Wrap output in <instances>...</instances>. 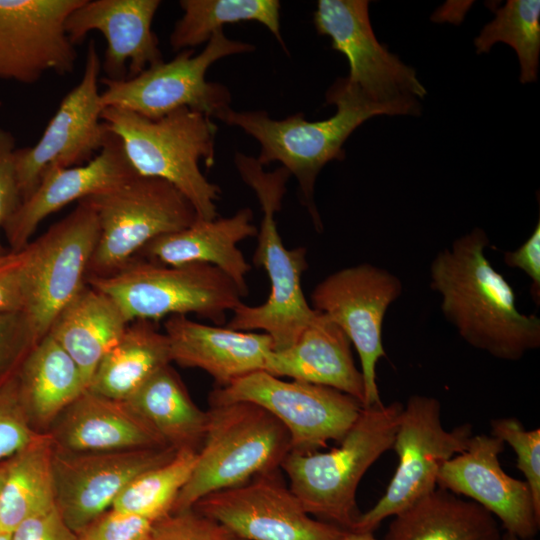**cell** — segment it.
<instances>
[{"label":"cell","mask_w":540,"mask_h":540,"mask_svg":"<svg viewBox=\"0 0 540 540\" xmlns=\"http://www.w3.org/2000/svg\"><path fill=\"white\" fill-rule=\"evenodd\" d=\"M101 69L102 62L92 40L79 83L62 99L38 142L17 148L22 202L34 192L47 168L83 165L105 145L110 131L101 119L103 107L98 88Z\"/></svg>","instance_id":"obj_16"},{"label":"cell","mask_w":540,"mask_h":540,"mask_svg":"<svg viewBox=\"0 0 540 540\" xmlns=\"http://www.w3.org/2000/svg\"><path fill=\"white\" fill-rule=\"evenodd\" d=\"M486 232L474 228L430 263V288L441 312L470 346L494 358L518 361L540 347V319L521 313L513 288L490 263Z\"/></svg>","instance_id":"obj_1"},{"label":"cell","mask_w":540,"mask_h":540,"mask_svg":"<svg viewBox=\"0 0 540 540\" xmlns=\"http://www.w3.org/2000/svg\"><path fill=\"white\" fill-rule=\"evenodd\" d=\"M16 378L23 410L38 433H47L60 413L88 388L77 364L49 334L32 348Z\"/></svg>","instance_id":"obj_27"},{"label":"cell","mask_w":540,"mask_h":540,"mask_svg":"<svg viewBox=\"0 0 540 540\" xmlns=\"http://www.w3.org/2000/svg\"><path fill=\"white\" fill-rule=\"evenodd\" d=\"M250 208L238 210L230 217L197 219L182 230L161 235L148 242L135 256L164 265L203 263L225 273L243 297L248 295L247 274L251 270L237 244L257 236Z\"/></svg>","instance_id":"obj_24"},{"label":"cell","mask_w":540,"mask_h":540,"mask_svg":"<svg viewBox=\"0 0 540 540\" xmlns=\"http://www.w3.org/2000/svg\"><path fill=\"white\" fill-rule=\"evenodd\" d=\"M6 465H7V459L0 462V497H1V489H2V485L5 478V473H6Z\"/></svg>","instance_id":"obj_45"},{"label":"cell","mask_w":540,"mask_h":540,"mask_svg":"<svg viewBox=\"0 0 540 540\" xmlns=\"http://www.w3.org/2000/svg\"><path fill=\"white\" fill-rule=\"evenodd\" d=\"M234 161L243 181L256 193L263 213L252 261L266 271L270 292L261 305L242 303L232 311L227 327L262 331L271 337L274 350L279 351L295 343L316 313L301 285L302 274L308 267L306 249H287L275 221L291 175L282 166L267 172L256 158L240 152L235 154Z\"/></svg>","instance_id":"obj_3"},{"label":"cell","mask_w":540,"mask_h":540,"mask_svg":"<svg viewBox=\"0 0 540 540\" xmlns=\"http://www.w3.org/2000/svg\"><path fill=\"white\" fill-rule=\"evenodd\" d=\"M403 404L363 407L339 446L290 452L281 465L289 488L311 516L350 531L360 512L356 493L368 469L392 449Z\"/></svg>","instance_id":"obj_5"},{"label":"cell","mask_w":540,"mask_h":540,"mask_svg":"<svg viewBox=\"0 0 540 540\" xmlns=\"http://www.w3.org/2000/svg\"><path fill=\"white\" fill-rule=\"evenodd\" d=\"M326 103L336 105V113L314 122L302 113L274 120L265 111L237 112L230 107L215 117L258 141L256 159L262 166L278 161L295 176L302 203L319 231L322 221L314 202V187L321 169L332 160L345 158L343 145L363 122L377 115H397L391 108L368 100L345 78H338L327 90Z\"/></svg>","instance_id":"obj_2"},{"label":"cell","mask_w":540,"mask_h":540,"mask_svg":"<svg viewBox=\"0 0 540 540\" xmlns=\"http://www.w3.org/2000/svg\"><path fill=\"white\" fill-rule=\"evenodd\" d=\"M48 433L7 459L0 497V531L11 533L20 523L56 506Z\"/></svg>","instance_id":"obj_31"},{"label":"cell","mask_w":540,"mask_h":540,"mask_svg":"<svg viewBox=\"0 0 540 540\" xmlns=\"http://www.w3.org/2000/svg\"><path fill=\"white\" fill-rule=\"evenodd\" d=\"M182 17L175 23L170 45L175 51L204 42L223 25L242 21L263 24L284 47L277 0H181ZM285 48V47H284Z\"/></svg>","instance_id":"obj_32"},{"label":"cell","mask_w":540,"mask_h":540,"mask_svg":"<svg viewBox=\"0 0 540 540\" xmlns=\"http://www.w3.org/2000/svg\"><path fill=\"white\" fill-rule=\"evenodd\" d=\"M0 540H11V534L8 532L0 531Z\"/></svg>","instance_id":"obj_47"},{"label":"cell","mask_w":540,"mask_h":540,"mask_svg":"<svg viewBox=\"0 0 540 540\" xmlns=\"http://www.w3.org/2000/svg\"><path fill=\"white\" fill-rule=\"evenodd\" d=\"M86 283L110 296L129 322L196 314L217 325L242 302L237 285L220 269L203 263L164 265L134 256L116 272Z\"/></svg>","instance_id":"obj_7"},{"label":"cell","mask_w":540,"mask_h":540,"mask_svg":"<svg viewBox=\"0 0 540 540\" xmlns=\"http://www.w3.org/2000/svg\"><path fill=\"white\" fill-rule=\"evenodd\" d=\"M351 345L336 323L316 311L294 344L269 354L264 371L279 378L336 389L364 406V380L354 362Z\"/></svg>","instance_id":"obj_25"},{"label":"cell","mask_w":540,"mask_h":540,"mask_svg":"<svg viewBox=\"0 0 540 540\" xmlns=\"http://www.w3.org/2000/svg\"><path fill=\"white\" fill-rule=\"evenodd\" d=\"M153 522L135 514L110 508L89 523L80 540H145Z\"/></svg>","instance_id":"obj_40"},{"label":"cell","mask_w":540,"mask_h":540,"mask_svg":"<svg viewBox=\"0 0 540 540\" xmlns=\"http://www.w3.org/2000/svg\"><path fill=\"white\" fill-rule=\"evenodd\" d=\"M171 363L169 342L156 322L132 321L99 362L88 389L126 401L152 375Z\"/></svg>","instance_id":"obj_29"},{"label":"cell","mask_w":540,"mask_h":540,"mask_svg":"<svg viewBox=\"0 0 540 540\" xmlns=\"http://www.w3.org/2000/svg\"><path fill=\"white\" fill-rule=\"evenodd\" d=\"M197 453L190 449L178 450L169 461L140 474L123 489L111 508L152 522L170 514L191 476Z\"/></svg>","instance_id":"obj_33"},{"label":"cell","mask_w":540,"mask_h":540,"mask_svg":"<svg viewBox=\"0 0 540 540\" xmlns=\"http://www.w3.org/2000/svg\"><path fill=\"white\" fill-rule=\"evenodd\" d=\"M83 0H0V79L23 84L67 75L78 59L65 22Z\"/></svg>","instance_id":"obj_18"},{"label":"cell","mask_w":540,"mask_h":540,"mask_svg":"<svg viewBox=\"0 0 540 540\" xmlns=\"http://www.w3.org/2000/svg\"><path fill=\"white\" fill-rule=\"evenodd\" d=\"M159 0H83L66 19L65 29L76 45L91 31L102 33L106 50L102 62L105 78L126 79L163 61L152 31Z\"/></svg>","instance_id":"obj_20"},{"label":"cell","mask_w":540,"mask_h":540,"mask_svg":"<svg viewBox=\"0 0 540 540\" xmlns=\"http://www.w3.org/2000/svg\"><path fill=\"white\" fill-rule=\"evenodd\" d=\"M54 447L70 452H109L167 445L126 402L88 388L56 418L49 430Z\"/></svg>","instance_id":"obj_23"},{"label":"cell","mask_w":540,"mask_h":540,"mask_svg":"<svg viewBox=\"0 0 540 540\" xmlns=\"http://www.w3.org/2000/svg\"><path fill=\"white\" fill-rule=\"evenodd\" d=\"M101 119L116 135L135 172L165 180L192 204L199 220L218 216L221 189L208 181L200 160L214 164L217 126L211 117L180 108L152 120L118 108H103Z\"/></svg>","instance_id":"obj_4"},{"label":"cell","mask_w":540,"mask_h":540,"mask_svg":"<svg viewBox=\"0 0 540 540\" xmlns=\"http://www.w3.org/2000/svg\"><path fill=\"white\" fill-rule=\"evenodd\" d=\"M37 343L23 312L0 313V386L18 373Z\"/></svg>","instance_id":"obj_38"},{"label":"cell","mask_w":540,"mask_h":540,"mask_svg":"<svg viewBox=\"0 0 540 540\" xmlns=\"http://www.w3.org/2000/svg\"><path fill=\"white\" fill-rule=\"evenodd\" d=\"M171 362L207 372L217 387L257 371H264L274 350L271 337L263 332L233 330L173 315L164 323Z\"/></svg>","instance_id":"obj_22"},{"label":"cell","mask_w":540,"mask_h":540,"mask_svg":"<svg viewBox=\"0 0 540 540\" xmlns=\"http://www.w3.org/2000/svg\"><path fill=\"white\" fill-rule=\"evenodd\" d=\"M491 435L509 445L517 457V468L529 485L540 510V429L527 430L517 418L501 417L490 422Z\"/></svg>","instance_id":"obj_35"},{"label":"cell","mask_w":540,"mask_h":540,"mask_svg":"<svg viewBox=\"0 0 540 540\" xmlns=\"http://www.w3.org/2000/svg\"><path fill=\"white\" fill-rule=\"evenodd\" d=\"M504 449L505 444L491 434H473L464 451L443 463L437 486L481 505L505 533L533 539L540 526V510L525 480L502 469L499 457Z\"/></svg>","instance_id":"obj_19"},{"label":"cell","mask_w":540,"mask_h":540,"mask_svg":"<svg viewBox=\"0 0 540 540\" xmlns=\"http://www.w3.org/2000/svg\"><path fill=\"white\" fill-rule=\"evenodd\" d=\"M472 435L469 423L451 430L443 426L437 398L410 396L403 404L392 445L398 457L395 473L382 497L360 513L350 531L373 533L384 520L434 490L443 463L464 451Z\"/></svg>","instance_id":"obj_10"},{"label":"cell","mask_w":540,"mask_h":540,"mask_svg":"<svg viewBox=\"0 0 540 540\" xmlns=\"http://www.w3.org/2000/svg\"><path fill=\"white\" fill-rule=\"evenodd\" d=\"M16 375L0 386V462L42 434L33 430L27 420L19 397Z\"/></svg>","instance_id":"obj_37"},{"label":"cell","mask_w":540,"mask_h":540,"mask_svg":"<svg viewBox=\"0 0 540 540\" xmlns=\"http://www.w3.org/2000/svg\"><path fill=\"white\" fill-rule=\"evenodd\" d=\"M84 200L94 209L99 225L87 277L116 272L154 238L187 228L198 219L179 190L154 177L136 175Z\"/></svg>","instance_id":"obj_8"},{"label":"cell","mask_w":540,"mask_h":540,"mask_svg":"<svg viewBox=\"0 0 540 540\" xmlns=\"http://www.w3.org/2000/svg\"><path fill=\"white\" fill-rule=\"evenodd\" d=\"M253 50L254 45L231 40L223 30L216 31L199 54L185 49L172 60L150 66L135 77L101 79L105 85L101 105L152 120L180 108L215 118L230 107L231 94L224 85L207 81V70L221 58Z\"/></svg>","instance_id":"obj_9"},{"label":"cell","mask_w":540,"mask_h":540,"mask_svg":"<svg viewBox=\"0 0 540 540\" xmlns=\"http://www.w3.org/2000/svg\"><path fill=\"white\" fill-rule=\"evenodd\" d=\"M503 540H536L535 538L533 539H520L512 534H509V533H505L503 535Z\"/></svg>","instance_id":"obj_46"},{"label":"cell","mask_w":540,"mask_h":540,"mask_svg":"<svg viewBox=\"0 0 540 540\" xmlns=\"http://www.w3.org/2000/svg\"><path fill=\"white\" fill-rule=\"evenodd\" d=\"M16 150V141L12 133L0 127V229L22 204Z\"/></svg>","instance_id":"obj_41"},{"label":"cell","mask_w":540,"mask_h":540,"mask_svg":"<svg viewBox=\"0 0 540 540\" xmlns=\"http://www.w3.org/2000/svg\"><path fill=\"white\" fill-rule=\"evenodd\" d=\"M7 251H8V250H7L5 247H3V245H2V243H1V241H0V255L6 253Z\"/></svg>","instance_id":"obj_48"},{"label":"cell","mask_w":540,"mask_h":540,"mask_svg":"<svg viewBox=\"0 0 540 540\" xmlns=\"http://www.w3.org/2000/svg\"><path fill=\"white\" fill-rule=\"evenodd\" d=\"M98 237L96 213L82 199L67 216L31 241L33 255L23 313L37 342L47 335L59 312L86 285Z\"/></svg>","instance_id":"obj_14"},{"label":"cell","mask_w":540,"mask_h":540,"mask_svg":"<svg viewBox=\"0 0 540 540\" xmlns=\"http://www.w3.org/2000/svg\"><path fill=\"white\" fill-rule=\"evenodd\" d=\"M129 323L110 296L86 283L59 312L47 334L74 360L89 386L102 357Z\"/></svg>","instance_id":"obj_28"},{"label":"cell","mask_w":540,"mask_h":540,"mask_svg":"<svg viewBox=\"0 0 540 540\" xmlns=\"http://www.w3.org/2000/svg\"><path fill=\"white\" fill-rule=\"evenodd\" d=\"M503 262L510 268L523 271L531 280V296L540 304V221L528 239L517 249L503 252Z\"/></svg>","instance_id":"obj_43"},{"label":"cell","mask_w":540,"mask_h":540,"mask_svg":"<svg viewBox=\"0 0 540 540\" xmlns=\"http://www.w3.org/2000/svg\"><path fill=\"white\" fill-rule=\"evenodd\" d=\"M207 415L205 437L197 453L196 464L179 492L172 512L191 509L210 493L281 469L291 452L287 429L255 403L213 404Z\"/></svg>","instance_id":"obj_6"},{"label":"cell","mask_w":540,"mask_h":540,"mask_svg":"<svg viewBox=\"0 0 540 540\" xmlns=\"http://www.w3.org/2000/svg\"><path fill=\"white\" fill-rule=\"evenodd\" d=\"M10 534L11 540H80L56 506L26 519Z\"/></svg>","instance_id":"obj_42"},{"label":"cell","mask_w":540,"mask_h":540,"mask_svg":"<svg viewBox=\"0 0 540 540\" xmlns=\"http://www.w3.org/2000/svg\"><path fill=\"white\" fill-rule=\"evenodd\" d=\"M177 451L169 446L109 452H70L54 447L56 507L79 534L111 508L133 479L169 461Z\"/></svg>","instance_id":"obj_17"},{"label":"cell","mask_w":540,"mask_h":540,"mask_svg":"<svg viewBox=\"0 0 540 540\" xmlns=\"http://www.w3.org/2000/svg\"><path fill=\"white\" fill-rule=\"evenodd\" d=\"M398 276L385 268L361 263L333 272L313 289L311 307L326 315L355 347L364 380V407L382 404L376 367L386 352L382 328L386 312L402 294Z\"/></svg>","instance_id":"obj_13"},{"label":"cell","mask_w":540,"mask_h":540,"mask_svg":"<svg viewBox=\"0 0 540 540\" xmlns=\"http://www.w3.org/2000/svg\"><path fill=\"white\" fill-rule=\"evenodd\" d=\"M342 540H377L373 533L348 531Z\"/></svg>","instance_id":"obj_44"},{"label":"cell","mask_w":540,"mask_h":540,"mask_svg":"<svg viewBox=\"0 0 540 540\" xmlns=\"http://www.w3.org/2000/svg\"><path fill=\"white\" fill-rule=\"evenodd\" d=\"M145 540H243L224 525L193 508L172 512L155 522Z\"/></svg>","instance_id":"obj_36"},{"label":"cell","mask_w":540,"mask_h":540,"mask_svg":"<svg viewBox=\"0 0 540 540\" xmlns=\"http://www.w3.org/2000/svg\"><path fill=\"white\" fill-rule=\"evenodd\" d=\"M255 403L287 429L291 452L306 454L342 440L363 404L336 389L303 381H285L266 371L246 375L209 394V404Z\"/></svg>","instance_id":"obj_12"},{"label":"cell","mask_w":540,"mask_h":540,"mask_svg":"<svg viewBox=\"0 0 540 540\" xmlns=\"http://www.w3.org/2000/svg\"><path fill=\"white\" fill-rule=\"evenodd\" d=\"M504 42L517 53L522 84L537 80L540 55V1L508 0L475 38L477 54Z\"/></svg>","instance_id":"obj_34"},{"label":"cell","mask_w":540,"mask_h":540,"mask_svg":"<svg viewBox=\"0 0 540 540\" xmlns=\"http://www.w3.org/2000/svg\"><path fill=\"white\" fill-rule=\"evenodd\" d=\"M384 540H503V535L488 510L437 486L392 517Z\"/></svg>","instance_id":"obj_26"},{"label":"cell","mask_w":540,"mask_h":540,"mask_svg":"<svg viewBox=\"0 0 540 540\" xmlns=\"http://www.w3.org/2000/svg\"><path fill=\"white\" fill-rule=\"evenodd\" d=\"M369 1L319 0L313 14L320 35L330 37L332 49L349 63L346 81L373 103L397 115L417 116L418 101L426 95L416 71L379 43L369 18Z\"/></svg>","instance_id":"obj_11"},{"label":"cell","mask_w":540,"mask_h":540,"mask_svg":"<svg viewBox=\"0 0 540 540\" xmlns=\"http://www.w3.org/2000/svg\"><path fill=\"white\" fill-rule=\"evenodd\" d=\"M126 402L176 450L199 451L208 415L192 400L177 372L169 365L152 375Z\"/></svg>","instance_id":"obj_30"},{"label":"cell","mask_w":540,"mask_h":540,"mask_svg":"<svg viewBox=\"0 0 540 540\" xmlns=\"http://www.w3.org/2000/svg\"><path fill=\"white\" fill-rule=\"evenodd\" d=\"M192 508L243 540H342L348 532L307 513L280 469L210 493Z\"/></svg>","instance_id":"obj_15"},{"label":"cell","mask_w":540,"mask_h":540,"mask_svg":"<svg viewBox=\"0 0 540 540\" xmlns=\"http://www.w3.org/2000/svg\"><path fill=\"white\" fill-rule=\"evenodd\" d=\"M33 245L0 255V313L23 312L27 299Z\"/></svg>","instance_id":"obj_39"},{"label":"cell","mask_w":540,"mask_h":540,"mask_svg":"<svg viewBox=\"0 0 540 540\" xmlns=\"http://www.w3.org/2000/svg\"><path fill=\"white\" fill-rule=\"evenodd\" d=\"M136 175L120 139L111 132L101 151L87 163L47 168L34 192L2 228L10 250L25 248L49 215L74 201L111 190Z\"/></svg>","instance_id":"obj_21"}]
</instances>
